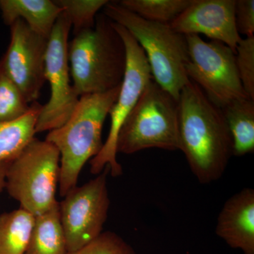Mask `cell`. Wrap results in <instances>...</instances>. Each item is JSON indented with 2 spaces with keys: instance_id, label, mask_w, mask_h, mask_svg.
Returning <instances> with one entry per match:
<instances>
[{
  "instance_id": "16",
  "label": "cell",
  "mask_w": 254,
  "mask_h": 254,
  "mask_svg": "<svg viewBox=\"0 0 254 254\" xmlns=\"http://www.w3.org/2000/svg\"><path fill=\"white\" fill-rule=\"evenodd\" d=\"M232 137L234 156L254 151V100L250 98L232 102L222 109Z\"/></svg>"
},
{
  "instance_id": "11",
  "label": "cell",
  "mask_w": 254,
  "mask_h": 254,
  "mask_svg": "<svg viewBox=\"0 0 254 254\" xmlns=\"http://www.w3.org/2000/svg\"><path fill=\"white\" fill-rule=\"evenodd\" d=\"M11 40L0 69L11 80L28 103L36 102L46 81L45 76L48 40L37 34L21 19L10 26Z\"/></svg>"
},
{
  "instance_id": "10",
  "label": "cell",
  "mask_w": 254,
  "mask_h": 254,
  "mask_svg": "<svg viewBox=\"0 0 254 254\" xmlns=\"http://www.w3.org/2000/svg\"><path fill=\"white\" fill-rule=\"evenodd\" d=\"M71 23L62 13L48 39L45 76L49 82L50 98L43 105L37 120L36 133L52 131L68 121L77 106L80 97L70 82L68 60V36Z\"/></svg>"
},
{
  "instance_id": "21",
  "label": "cell",
  "mask_w": 254,
  "mask_h": 254,
  "mask_svg": "<svg viewBox=\"0 0 254 254\" xmlns=\"http://www.w3.org/2000/svg\"><path fill=\"white\" fill-rule=\"evenodd\" d=\"M31 109L22 92L0 69V123H10L22 118Z\"/></svg>"
},
{
  "instance_id": "9",
  "label": "cell",
  "mask_w": 254,
  "mask_h": 254,
  "mask_svg": "<svg viewBox=\"0 0 254 254\" xmlns=\"http://www.w3.org/2000/svg\"><path fill=\"white\" fill-rule=\"evenodd\" d=\"M109 173L106 167L95 179L73 187L59 203L68 253L88 245L103 232L110 205L107 185Z\"/></svg>"
},
{
  "instance_id": "20",
  "label": "cell",
  "mask_w": 254,
  "mask_h": 254,
  "mask_svg": "<svg viewBox=\"0 0 254 254\" xmlns=\"http://www.w3.org/2000/svg\"><path fill=\"white\" fill-rule=\"evenodd\" d=\"M63 9L73 28V35L95 26V18L108 0H53Z\"/></svg>"
},
{
  "instance_id": "13",
  "label": "cell",
  "mask_w": 254,
  "mask_h": 254,
  "mask_svg": "<svg viewBox=\"0 0 254 254\" xmlns=\"http://www.w3.org/2000/svg\"><path fill=\"white\" fill-rule=\"evenodd\" d=\"M215 233L231 248L254 254L253 189H243L226 200L219 213Z\"/></svg>"
},
{
  "instance_id": "18",
  "label": "cell",
  "mask_w": 254,
  "mask_h": 254,
  "mask_svg": "<svg viewBox=\"0 0 254 254\" xmlns=\"http://www.w3.org/2000/svg\"><path fill=\"white\" fill-rule=\"evenodd\" d=\"M35 215L20 208L0 215V254H24Z\"/></svg>"
},
{
  "instance_id": "23",
  "label": "cell",
  "mask_w": 254,
  "mask_h": 254,
  "mask_svg": "<svg viewBox=\"0 0 254 254\" xmlns=\"http://www.w3.org/2000/svg\"><path fill=\"white\" fill-rule=\"evenodd\" d=\"M67 254H135L131 245L113 232H104L95 240Z\"/></svg>"
},
{
  "instance_id": "14",
  "label": "cell",
  "mask_w": 254,
  "mask_h": 254,
  "mask_svg": "<svg viewBox=\"0 0 254 254\" xmlns=\"http://www.w3.org/2000/svg\"><path fill=\"white\" fill-rule=\"evenodd\" d=\"M0 11L6 26L23 20L32 31L48 40L63 12L53 0H0Z\"/></svg>"
},
{
  "instance_id": "19",
  "label": "cell",
  "mask_w": 254,
  "mask_h": 254,
  "mask_svg": "<svg viewBox=\"0 0 254 254\" xmlns=\"http://www.w3.org/2000/svg\"><path fill=\"white\" fill-rule=\"evenodd\" d=\"M192 0H122L124 8L152 22L169 25L188 7Z\"/></svg>"
},
{
  "instance_id": "22",
  "label": "cell",
  "mask_w": 254,
  "mask_h": 254,
  "mask_svg": "<svg viewBox=\"0 0 254 254\" xmlns=\"http://www.w3.org/2000/svg\"><path fill=\"white\" fill-rule=\"evenodd\" d=\"M236 65L244 89L254 100V36L240 38L236 48Z\"/></svg>"
},
{
  "instance_id": "8",
  "label": "cell",
  "mask_w": 254,
  "mask_h": 254,
  "mask_svg": "<svg viewBox=\"0 0 254 254\" xmlns=\"http://www.w3.org/2000/svg\"><path fill=\"white\" fill-rule=\"evenodd\" d=\"M123 38L127 53V66L118 98L109 115L111 125L109 134L99 153L90 160L91 173L99 175L106 167L113 177L123 174V168L117 160V139L124 123L134 108L145 87L153 80L151 69L144 52L126 28L114 22Z\"/></svg>"
},
{
  "instance_id": "12",
  "label": "cell",
  "mask_w": 254,
  "mask_h": 254,
  "mask_svg": "<svg viewBox=\"0 0 254 254\" xmlns=\"http://www.w3.org/2000/svg\"><path fill=\"white\" fill-rule=\"evenodd\" d=\"M236 0H192L180 16L169 24L182 35L203 34L221 42L236 53L241 37L235 23Z\"/></svg>"
},
{
  "instance_id": "17",
  "label": "cell",
  "mask_w": 254,
  "mask_h": 254,
  "mask_svg": "<svg viewBox=\"0 0 254 254\" xmlns=\"http://www.w3.org/2000/svg\"><path fill=\"white\" fill-rule=\"evenodd\" d=\"M42 107L38 102H34L22 118L0 123V163L14 158L35 138L37 120Z\"/></svg>"
},
{
  "instance_id": "24",
  "label": "cell",
  "mask_w": 254,
  "mask_h": 254,
  "mask_svg": "<svg viewBox=\"0 0 254 254\" xmlns=\"http://www.w3.org/2000/svg\"><path fill=\"white\" fill-rule=\"evenodd\" d=\"M235 23L239 34L246 38L254 36V1H235Z\"/></svg>"
},
{
  "instance_id": "1",
  "label": "cell",
  "mask_w": 254,
  "mask_h": 254,
  "mask_svg": "<svg viewBox=\"0 0 254 254\" xmlns=\"http://www.w3.org/2000/svg\"><path fill=\"white\" fill-rule=\"evenodd\" d=\"M178 103L180 150L192 173L202 185L220 180L233 156L231 135L221 109L190 80Z\"/></svg>"
},
{
  "instance_id": "6",
  "label": "cell",
  "mask_w": 254,
  "mask_h": 254,
  "mask_svg": "<svg viewBox=\"0 0 254 254\" xmlns=\"http://www.w3.org/2000/svg\"><path fill=\"white\" fill-rule=\"evenodd\" d=\"M60 155L56 147L34 138L16 156L8 160L5 187L21 208L40 215L58 200Z\"/></svg>"
},
{
  "instance_id": "7",
  "label": "cell",
  "mask_w": 254,
  "mask_h": 254,
  "mask_svg": "<svg viewBox=\"0 0 254 254\" xmlns=\"http://www.w3.org/2000/svg\"><path fill=\"white\" fill-rule=\"evenodd\" d=\"M187 76L220 109L232 102L250 98L242 86L236 53L221 42L205 41L198 35H187Z\"/></svg>"
},
{
  "instance_id": "4",
  "label": "cell",
  "mask_w": 254,
  "mask_h": 254,
  "mask_svg": "<svg viewBox=\"0 0 254 254\" xmlns=\"http://www.w3.org/2000/svg\"><path fill=\"white\" fill-rule=\"evenodd\" d=\"M103 9V14L126 28L141 47L154 81L179 100L182 90L190 81L186 71L189 60L186 36L169 25L143 19L118 1H110Z\"/></svg>"
},
{
  "instance_id": "5",
  "label": "cell",
  "mask_w": 254,
  "mask_h": 254,
  "mask_svg": "<svg viewBox=\"0 0 254 254\" xmlns=\"http://www.w3.org/2000/svg\"><path fill=\"white\" fill-rule=\"evenodd\" d=\"M148 148L180 150L178 100L151 80L127 117L117 139V153Z\"/></svg>"
},
{
  "instance_id": "3",
  "label": "cell",
  "mask_w": 254,
  "mask_h": 254,
  "mask_svg": "<svg viewBox=\"0 0 254 254\" xmlns=\"http://www.w3.org/2000/svg\"><path fill=\"white\" fill-rule=\"evenodd\" d=\"M120 87L106 93L82 95L68 121L47 135L46 141L54 145L60 153V196L64 197L77 186L85 164L102 150L103 125Z\"/></svg>"
},
{
  "instance_id": "25",
  "label": "cell",
  "mask_w": 254,
  "mask_h": 254,
  "mask_svg": "<svg viewBox=\"0 0 254 254\" xmlns=\"http://www.w3.org/2000/svg\"><path fill=\"white\" fill-rule=\"evenodd\" d=\"M7 163L8 161L0 163V193L2 191L5 187V175H6Z\"/></svg>"
},
{
  "instance_id": "15",
  "label": "cell",
  "mask_w": 254,
  "mask_h": 254,
  "mask_svg": "<svg viewBox=\"0 0 254 254\" xmlns=\"http://www.w3.org/2000/svg\"><path fill=\"white\" fill-rule=\"evenodd\" d=\"M66 237L60 219L59 202L35 216L31 238L24 254H67Z\"/></svg>"
},
{
  "instance_id": "2",
  "label": "cell",
  "mask_w": 254,
  "mask_h": 254,
  "mask_svg": "<svg viewBox=\"0 0 254 254\" xmlns=\"http://www.w3.org/2000/svg\"><path fill=\"white\" fill-rule=\"evenodd\" d=\"M68 60L72 86L79 97L121 86L126 48L114 21L103 13L97 15L94 27L80 32L68 42Z\"/></svg>"
}]
</instances>
